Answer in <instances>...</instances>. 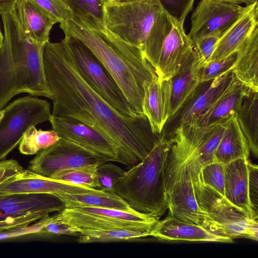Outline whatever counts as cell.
<instances>
[{
    "instance_id": "obj_46",
    "label": "cell",
    "mask_w": 258,
    "mask_h": 258,
    "mask_svg": "<svg viewBox=\"0 0 258 258\" xmlns=\"http://www.w3.org/2000/svg\"><path fill=\"white\" fill-rule=\"evenodd\" d=\"M4 109H0V121L2 119L4 114Z\"/></svg>"
},
{
    "instance_id": "obj_45",
    "label": "cell",
    "mask_w": 258,
    "mask_h": 258,
    "mask_svg": "<svg viewBox=\"0 0 258 258\" xmlns=\"http://www.w3.org/2000/svg\"><path fill=\"white\" fill-rule=\"evenodd\" d=\"M4 42V35L3 34L0 27V50L1 49Z\"/></svg>"
},
{
    "instance_id": "obj_25",
    "label": "cell",
    "mask_w": 258,
    "mask_h": 258,
    "mask_svg": "<svg viewBox=\"0 0 258 258\" xmlns=\"http://www.w3.org/2000/svg\"><path fill=\"white\" fill-rule=\"evenodd\" d=\"M250 150L247 141L237 122L236 114L228 119L216 150V161L223 164L240 159H248Z\"/></svg>"
},
{
    "instance_id": "obj_37",
    "label": "cell",
    "mask_w": 258,
    "mask_h": 258,
    "mask_svg": "<svg viewBox=\"0 0 258 258\" xmlns=\"http://www.w3.org/2000/svg\"><path fill=\"white\" fill-rule=\"evenodd\" d=\"M163 10L180 23H184L192 9L195 0H159Z\"/></svg>"
},
{
    "instance_id": "obj_31",
    "label": "cell",
    "mask_w": 258,
    "mask_h": 258,
    "mask_svg": "<svg viewBox=\"0 0 258 258\" xmlns=\"http://www.w3.org/2000/svg\"><path fill=\"white\" fill-rule=\"evenodd\" d=\"M224 164L214 161L203 166L199 173L200 180L225 197Z\"/></svg>"
},
{
    "instance_id": "obj_17",
    "label": "cell",
    "mask_w": 258,
    "mask_h": 258,
    "mask_svg": "<svg viewBox=\"0 0 258 258\" xmlns=\"http://www.w3.org/2000/svg\"><path fill=\"white\" fill-rule=\"evenodd\" d=\"M65 209L63 203L49 194H13L0 196V221L30 214H48Z\"/></svg>"
},
{
    "instance_id": "obj_34",
    "label": "cell",
    "mask_w": 258,
    "mask_h": 258,
    "mask_svg": "<svg viewBox=\"0 0 258 258\" xmlns=\"http://www.w3.org/2000/svg\"><path fill=\"white\" fill-rule=\"evenodd\" d=\"M125 171L119 167L107 162L100 164L97 169L99 189L110 192H114V187ZM115 193V192H114Z\"/></svg>"
},
{
    "instance_id": "obj_18",
    "label": "cell",
    "mask_w": 258,
    "mask_h": 258,
    "mask_svg": "<svg viewBox=\"0 0 258 258\" xmlns=\"http://www.w3.org/2000/svg\"><path fill=\"white\" fill-rule=\"evenodd\" d=\"M143 111L147 118L152 132L161 135L169 118L171 108V79L158 77L144 84Z\"/></svg>"
},
{
    "instance_id": "obj_33",
    "label": "cell",
    "mask_w": 258,
    "mask_h": 258,
    "mask_svg": "<svg viewBox=\"0 0 258 258\" xmlns=\"http://www.w3.org/2000/svg\"><path fill=\"white\" fill-rule=\"evenodd\" d=\"M73 14L92 17L104 22L103 5L100 0H64Z\"/></svg>"
},
{
    "instance_id": "obj_21",
    "label": "cell",
    "mask_w": 258,
    "mask_h": 258,
    "mask_svg": "<svg viewBox=\"0 0 258 258\" xmlns=\"http://www.w3.org/2000/svg\"><path fill=\"white\" fill-rule=\"evenodd\" d=\"M203 65L195 48L188 59L170 79L171 95L169 118L182 106L201 83L200 70Z\"/></svg>"
},
{
    "instance_id": "obj_38",
    "label": "cell",
    "mask_w": 258,
    "mask_h": 258,
    "mask_svg": "<svg viewBox=\"0 0 258 258\" xmlns=\"http://www.w3.org/2000/svg\"><path fill=\"white\" fill-rule=\"evenodd\" d=\"M40 234H51L58 236L67 235L75 236H79L80 235V233L75 228L61 220L59 212L55 214V218L42 229Z\"/></svg>"
},
{
    "instance_id": "obj_36",
    "label": "cell",
    "mask_w": 258,
    "mask_h": 258,
    "mask_svg": "<svg viewBox=\"0 0 258 258\" xmlns=\"http://www.w3.org/2000/svg\"><path fill=\"white\" fill-rule=\"evenodd\" d=\"M55 217V214L46 215L43 218L26 226L15 228L0 232V240L17 237L30 234H40L42 229Z\"/></svg>"
},
{
    "instance_id": "obj_9",
    "label": "cell",
    "mask_w": 258,
    "mask_h": 258,
    "mask_svg": "<svg viewBox=\"0 0 258 258\" xmlns=\"http://www.w3.org/2000/svg\"><path fill=\"white\" fill-rule=\"evenodd\" d=\"M64 37L81 75L100 96L121 115L144 116L134 112L113 77L84 43L69 36Z\"/></svg>"
},
{
    "instance_id": "obj_47",
    "label": "cell",
    "mask_w": 258,
    "mask_h": 258,
    "mask_svg": "<svg viewBox=\"0 0 258 258\" xmlns=\"http://www.w3.org/2000/svg\"><path fill=\"white\" fill-rule=\"evenodd\" d=\"M109 1H111V0H100L101 2L103 5H104L105 3L109 2Z\"/></svg>"
},
{
    "instance_id": "obj_23",
    "label": "cell",
    "mask_w": 258,
    "mask_h": 258,
    "mask_svg": "<svg viewBox=\"0 0 258 258\" xmlns=\"http://www.w3.org/2000/svg\"><path fill=\"white\" fill-rule=\"evenodd\" d=\"M257 4H254L219 39L210 61L225 58L237 51L258 26Z\"/></svg>"
},
{
    "instance_id": "obj_42",
    "label": "cell",
    "mask_w": 258,
    "mask_h": 258,
    "mask_svg": "<svg viewBox=\"0 0 258 258\" xmlns=\"http://www.w3.org/2000/svg\"><path fill=\"white\" fill-rule=\"evenodd\" d=\"M23 169L15 159H5L0 161V183Z\"/></svg>"
},
{
    "instance_id": "obj_39",
    "label": "cell",
    "mask_w": 258,
    "mask_h": 258,
    "mask_svg": "<svg viewBox=\"0 0 258 258\" xmlns=\"http://www.w3.org/2000/svg\"><path fill=\"white\" fill-rule=\"evenodd\" d=\"M47 214L35 213L8 218L0 221V232L28 226L43 218Z\"/></svg>"
},
{
    "instance_id": "obj_41",
    "label": "cell",
    "mask_w": 258,
    "mask_h": 258,
    "mask_svg": "<svg viewBox=\"0 0 258 258\" xmlns=\"http://www.w3.org/2000/svg\"><path fill=\"white\" fill-rule=\"evenodd\" d=\"M220 38L217 36H208L201 38L194 43L195 48L204 65L210 61Z\"/></svg>"
},
{
    "instance_id": "obj_2",
    "label": "cell",
    "mask_w": 258,
    "mask_h": 258,
    "mask_svg": "<svg viewBox=\"0 0 258 258\" xmlns=\"http://www.w3.org/2000/svg\"><path fill=\"white\" fill-rule=\"evenodd\" d=\"M65 36L84 43L98 58L116 82L132 108L143 111L144 84L157 77L143 51L110 31L103 21L73 14L60 24Z\"/></svg>"
},
{
    "instance_id": "obj_22",
    "label": "cell",
    "mask_w": 258,
    "mask_h": 258,
    "mask_svg": "<svg viewBox=\"0 0 258 258\" xmlns=\"http://www.w3.org/2000/svg\"><path fill=\"white\" fill-rule=\"evenodd\" d=\"M15 10L26 34L37 43L45 45L57 22L30 0H18Z\"/></svg>"
},
{
    "instance_id": "obj_24",
    "label": "cell",
    "mask_w": 258,
    "mask_h": 258,
    "mask_svg": "<svg viewBox=\"0 0 258 258\" xmlns=\"http://www.w3.org/2000/svg\"><path fill=\"white\" fill-rule=\"evenodd\" d=\"M231 71L244 86L258 91V26L237 50Z\"/></svg>"
},
{
    "instance_id": "obj_1",
    "label": "cell",
    "mask_w": 258,
    "mask_h": 258,
    "mask_svg": "<svg viewBox=\"0 0 258 258\" xmlns=\"http://www.w3.org/2000/svg\"><path fill=\"white\" fill-rule=\"evenodd\" d=\"M43 63L52 95L51 114L75 119L99 133L118 148L122 164L141 161L160 139L152 132L146 116L121 115L88 85L65 37L45 44Z\"/></svg>"
},
{
    "instance_id": "obj_29",
    "label": "cell",
    "mask_w": 258,
    "mask_h": 258,
    "mask_svg": "<svg viewBox=\"0 0 258 258\" xmlns=\"http://www.w3.org/2000/svg\"><path fill=\"white\" fill-rule=\"evenodd\" d=\"M150 231L113 230L84 231L76 240L80 243L127 241L149 236Z\"/></svg>"
},
{
    "instance_id": "obj_4",
    "label": "cell",
    "mask_w": 258,
    "mask_h": 258,
    "mask_svg": "<svg viewBox=\"0 0 258 258\" xmlns=\"http://www.w3.org/2000/svg\"><path fill=\"white\" fill-rule=\"evenodd\" d=\"M171 142L161 136L147 156L118 180L114 192L137 212L158 220L168 210L165 168Z\"/></svg>"
},
{
    "instance_id": "obj_32",
    "label": "cell",
    "mask_w": 258,
    "mask_h": 258,
    "mask_svg": "<svg viewBox=\"0 0 258 258\" xmlns=\"http://www.w3.org/2000/svg\"><path fill=\"white\" fill-rule=\"evenodd\" d=\"M237 57V51L229 56L216 60H211L203 65L200 70L201 82H208L231 71Z\"/></svg>"
},
{
    "instance_id": "obj_26",
    "label": "cell",
    "mask_w": 258,
    "mask_h": 258,
    "mask_svg": "<svg viewBox=\"0 0 258 258\" xmlns=\"http://www.w3.org/2000/svg\"><path fill=\"white\" fill-rule=\"evenodd\" d=\"M258 91L249 90L236 113L239 127L245 136L250 152L258 157Z\"/></svg>"
},
{
    "instance_id": "obj_12",
    "label": "cell",
    "mask_w": 258,
    "mask_h": 258,
    "mask_svg": "<svg viewBox=\"0 0 258 258\" xmlns=\"http://www.w3.org/2000/svg\"><path fill=\"white\" fill-rule=\"evenodd\" d=\"M107 162L104 158L80 145L60 139L51 147L39 152L29 162L28 169L50 178L68 169Z\"/></svg>"
},
{
    "instance_id": "obj_3",
    "label": "cell",
    "mask_w": 258,
    "mask_h": 258,
    "mask_svg": "<svg viewBox=\"0 0 258 258\" xmlns=\"http://www.w3.org/2000/svg\"><path fill=\"white\" fill-rule=\"evenodd\" d=\"M0 15L4 30L0 50V109L21 93L51 99L43 63L45 45L26 34L15 8Z\"/></svg>"
},
{
    "instance_id": "obj_6",
    "label": "cell",
    "mask_w": 258,
    "mask_h": 258,
    "mask_svg": "<svg viewBox=\"0 0 258 258\" xmlns=\"http://www.w3.org/2000/svg\"><path fill=\"white\" fill-rule=\"evenodd\" d=\"M103 10L106 27L143 52L150 31L163 9L159 0H111Z\"/></svg>"
},
{
    "instance_id": "obj_35",
    "label": "cell",
    "mask_w": 258,
    "mask_h": 258,
    "mask_svg": "<svg viewBox=\"0 0 258 258\" xmlns=\"http://www.w3.org/2000/svg\"><path fill=\"white\" fill-rule=\"evenodd\" d=\"M59 24L70 18L73 12L64 0H30Z\"/></svg>"
},
{
    "instance_id": "obj_16",
    "label": "cell",
    "mask_w": 258,
    "mask_h": 258,
    "mask_svg": "<svg viewBox=\"0 0 258 258\" xmlns=\"http://www.w3.org/2000/svg\"><path fill=\"white\" fill-rule=\"evenodd\" d=\"M150 236L166 241H189L230 243L233 239L211 232L207 228L192 222L185 221L168 213L159 220L150 231Z\"/></svg>"
},
{
    "instance_id": "obj_7",
    "label": "cell",
    "mask_w": 258,
    "mask_h": 258,
    "mask_svg": "<svg viewBox=\"0 0 258 258\" xmlns=\"http://www.w3.org/2000/svg\"><path fill=\"white\" fill-rule=\"evenodd\" d=\"M198 206L220 227L224 235L257 241V219L251 218L199 177L200 168L187 161Z\"/></svg>"
},
{
    "instance_id": "obj_14",
    "label": "cell",
    "mask_w": 258,
    "mask_h": 258,
    "mask_svg": "<svg viewBox=\"0 0 258 258\" xmlns=\"http://www.w3.org/2000/svg\"><path fill=\"white\" fill-rule=\"evenodd\" d=\"M99 189L47 177L23 169L0 183V196L13 194H79Z\"/></svg>"
},
{
    "instance_id": "obj_40",
    "label": "cell",
    "mask_w": 258,
    "mask_h": 258,
    "mask_svg": "<svg viewBox=\"0 0 258 258\" xmlns=\"http://www.w3.org/2000/svg\"><path fill=\"white\" fill-rule=\"evenodd\" d=\"M248 195L250 203L254 213L257 215L258 167L248 160Z\"/></svg>"
},
{
    "instance_id": "obj_44",
    "label": "cell",
    "mask_w": 258,
    "mask_h": 258,
    "mask_svg": "<svg viewBox=\"0 0 258 258\" xmlns=\"http://www.w3.org/2000/svg\"><path fill=\"white\" fill-rule=\"evenodd\" d=\"M224 2L240 5L245 4L246 6H251L257 3V0H221Z\"/></svg>"
},
{
    "instance_id": "obj_15",
    "label": "cell",
    "mask_w": 258,
    "mask_h": 258,
    "mask_svg": "<svg viewBox=\"0 0 258 258\" xmlns=\"http://www.w3.org/2000/svg\"><path fill=\"white\" fill-rule=\"evenodd\" d=\"M52 130L61 139L72 141L105 159L122 164L116 146L99 133L75 119L51 114L49 119Z\"/></svg>"
},
{
    "instance_id": "obj_27",
    "label": "cell",
    "mask_w": 258,
    "mask_h": 258,
    "mask_svg": "<svg viewBox=\"0 0 258 258\" xmlns=\"http://www.w3.org/2000/svg\"><path fill=\"white\" fill-rule=\"evenodd\" d=\"M64 204L65 208L90 207L134 211L130 206L114 192L101 190L94 192L79 194H62L56 196Z\"/></svg>"
},
{
    "instance_id": "obj_13",
    "label": "cell",
    "mask_w": 258,
    "mask_h": 258,
    "mask_svg": "<svg viewBox=\"0 0 258 258\" xmlns=\"http://www.w3.org/2000/svg\"><path fill=\"white\" fill-rule=\"evenodd\" d=\"M233 76L229 71L214 80L201 82L182 106L167 120L161 136L169 140L181 125H196L200 117L214 103Z\"/></svg>"
},
{
    "instance_id": "obj_19",
    "label": "cell",
    "mask_w": 258,
    "mask_h": 258,
    "mask_svg": "<svg viewBox=\"0 0 258 258\" xmlns=\"http://www.w3.org/2000/svg\"><path fill=\"white\" fill-rule=\"evenodd\" d=\"M249 90L233 75L228 85L200 117L196 125L209 126L226 122L236 113L244 96Z\"/></svg>"
},
{
    "instance_id": "obj_5",
    "label": "cell",
    "mask_w": 258,
    "mask_h": 258,
    "mask_svg": "<svg viewBox=\"0 0 258 258\" xmlns=\"http://www.w3.org/2000/svg\"><path fill=\"white\" fill-rule=\"evenodd\" d=\"M183 24L164 10L152 26L143 53L161 79H170L195 50Z\"/></svg>"
},
{
    "instance_id": "obj_48",
    "label": "cell",
    "mask_w": 258,
    "mask_h": 258,
    "mask_svg": "<svg viewBox=\"0 0 258 258\" xmlns=\"http://www.w3.org/2000/svg\"></svg>"
},
{
    "instance_id": "obj_11",
    "label": "cell",
    "mask_w": 258,
    "mask_h": 258,
    "mask_svg": "<svg viewBox=\"0 0 258 258\" xmlns=\"http://www.w3.org/2000/svg\"><path fill=\"white\" fill-rule=\"evenodd\" d=\"M254 5L242 7L221 0H201L191 15L188 35L194 43L205 37L221 38Z\"/></svg>"
},
{
    "instance_id": "obj_8",
    "label": "cell",
    "mask_w": 258,
    "mask_h": 258,
    "mask_svg": "<svg viewBox=\"0 0 258 258\" xmlns=\"http://www.w3.org/2000/svg\"><path fill=\"white\" fill-rule=\"evenodd\" d=\"M59 212L61 220L80 234L84 231L122 229L151 231L158 221L136 211L112 208L78 207L65 208Z\"/></svg>"
},
{
    "instance_id": "obj_30",
    "label": "cell",
    "mask_w": 258,
    "mask_h": 258,
    "mask_svg": "<svg viewBox=\"0 0 258 258\" xmlns=\"http://www.w3.org/2000/svg\"><path fill=\"white\" fill-rule=\"evenodd\" d=\"M99 164H91L59 172L50 178L89 188L99 189L97 169Z\"/></svg>"
},
{
    "instance_id": "obj_20",
    "label": "cell",
    "mask_w": 258,
    "mask_h": 258,
    "mask_svg": "<svg viewBox=\"0 0 258 258\" xmlns=\"http://www.w3.org/2000/svg\"><path fill=\"white\" fill-rule=\"evenodd\" d=\"M248 162V159H240L224 164L225 197L249 217L257 219L249 199Z\"/></svg>"
},
{
    "instance_id": "obj_28",
    "label": "cell",
    "mask_w": 258,
    "mask_h": 258,
    "mask_svg": "<svg viewBox=\"0 0 258 258\" xmlns=\"http://www.w3.org/2000/svg\"><path fill=\"white\" fill-rule=\"evenodd\" d=\"M61 138L54 131L37 130L30 127L24 134L19 143L21 153L26 155L37 154L56 143Z\"/></svg>"
},
{
    "instance_id": "obj_10",
    "label": "cell",
    "mask_w": 258,
    "mask_h": 258,
    "mask_svg": "<svg viewBox=\"0 0 258 258\" xmlns=\"http://www.w3.org/2000/svg\"><path fill=\"white\" fill-rule=\"evenodd\" d=\"M4 110L0 121V161L19 144L30 127L49 120L51 115L47 101L30 96L14 100Z\"/></svg>"
},
{
    "instance_id": "obj_43",
    "label": "cell",
    "mask_w": 258,
    "mask_h": 258,
    "mask_svg": "<svg viewBox=\"0 0 258 258\" xmlns=\"http://www.w3.org/2000/svg\"><path fill=\"white\" fill-rule=\"evenodd\" d=\"M18 0H0V14L14 9Z\"/></svg>"
}]
</instances>
